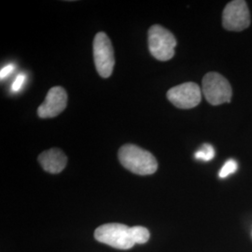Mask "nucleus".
Segmentation results:
<instances>
[{"mask_svg":"<svg viewBox=\"0 0 252 252\" xmlns=\"http://www.w3.org/2000/svg\"><path fill=\"white\" fill-rule=\"evenodd\" d=\"M38 162L46 172L58 174L63 171L67 163V157L59 149H51L39 154Z\"/></svg>","mask_w":252,"mask_h":252,"instance_id":"1a4fd4ad","label":"nucleus"},{"mask_svg":"<svg viewBox=\"0 0 252 252\" xmlns=\"http://www.w3.org/2000/svg\"><path fill=\"white\" fill-rule=\"evenodd\" d=\"M26 81H27V76H26V74L20 73L18 76L16 77V79L13 81L12 85H11V88H10L11 92H12V93H18V92H20L21 89L23 88V86H24Z\"/></svg>","mask_w":252,"mask_h":252,"instance_id":"ddd939ff","label":"nucleus"},{"mask_svg":"<svg viewBox=\"0 0 252 252\" xmlns=\"http://www.w3.org/2000/svg\"><path fill=\"white\" fill-rule=\"evenodd\" d=\"M14 69H15V66L12 63H9L6 66H4L1 69V71H0V78H1V80L3 81L4 79H6L8 76H9L11 73L14 71Z\"/></svg>","mask_w":252,"mask_h":252,"instance_id":"4468645a","label":"nucleus"},{"mask_svg":"<svg viewBox=\"0 0 252 252\" xmlns=\"http://www.w3.org/2000/svg\"><path fill=\"white\" fill-rule=\"evenodd\" d=\"M94 59L100 76L107 79L113 72L115 58L111 41L104 32H99L94 39Z\"/></svg>","mask_w":252,"mask_h":252,"instance_id":"39448f33","label":"nucleus"},{"mask_svg":"<svg viewBox=\"0 0 252 252\" xmlns=\"http://www.w3.org/2000/svg\"><path fill=\"white\" fill-rule=\"evenodd\" d=\"M66 92L60 86H55L48 92L44 102L37 108V114L42 119L56 117L66 108Z\"/></svg>","mask_w":252,"mask_h":252,"instance_id":"6e6552de","label":"nucleus"},{"mask_svg":"<svg viewBox=\"0 0 252 252\" xmlns=\"http://www.w3.org/2000/svg\"><path fill=\"white\" fill-rule=\"evenodd\" d=\"M132 229L135 244H145L149 241L151 234L147 228L142 226H134Z\"/></svg>","mask_w":252,"mask_h":252,"instance_id":"9b49d317","label":"nucleus"},{"mask_svg":"<svg viewBox=\"0 0 252 252\" xmlns=\"http://www.w3.org/2000/svg\"><path fill=\"white\" fill-rule=\"evenodd\" d=\"M94 238L118 250H130L135 245L132 227L122 223H107L94 232Z\"/></svg>","mask_w":252,"mask_h":252,"instance_id":"f03ea898","label":"nucleus"},{"mask_svg":"<svg viewBox=\"0 0 252 252\" xmlns=\"http://www.w3.org/2000/svg\"><path fill=\"white\" fill-rule=\"evenodd\" d=\"M118 157L124 167L136 175H152L158 168V162L153 154L135 145L123 146L119 151Z\"/></svg>","mask_w":252,"mask_h":252,"instance_id":"f257e3e1","label":"nucleus"},{"mask_svg":"<svg viewBox=\"0 0 252 252\" xmlns=\"http://www.w3.org/2000/svg\"><path fill=\"white\" fill-rule=\"evenodd\" d=\"M167 99L177 108L189 109L198 106L202 90L194 82H185L171 88L166 94Z\"/></svg>","mask_w":252,"mask_h":252,"instance_id":"0eeeda50","label":"nucleus"},{"mask_svg":"<svg viewBox=\"0 0 252 252\" xmlns=\"http://www.w3.org/2000/svg\"><path fill=\"white\" fill-rule=\"evenodd\" d=\"M149 49L153 57L159 61H168L175 54L177 39L171 32L159 25L149 30Z\"/></svg>","mask_w":252,"mask_h":252,"instance_id":"7ed1b4c3","label":"nucleus"},{"mask_svg":"<svg viewBox=\"0 0 252 252\" xmlns=\"http://www.w3.org/2000/svg\"><path fill=\"white\" fill-rule=\"evenodd\" d=\"M202 93L207 102L213 106L230 103L233 95L231 84L222 75L209 72L202 81Z\"/></svg>","mask_w":252,"mask_h":252,"instance_id":"20e7f679","label":"nucleus"},{"mask_svg":"<svg viewBox=\"0 0 252 252\" xmlns=\"http://www.w3.org/2000/svg\"><path fill=\"white\" fill-rule=\"evenodd\" d=\"M194 157L197 160H202L204 162H209L215 157V150L212 145H202L200 150H198L194 154Z\"/></svg>","mask_w":252,"mask_h":252,"instance_id":"9d476101","label":"nucleus"},{"mask_svg":"<svg viewBox=\"0 0 252 252\" xmlns=\"http://www.w3.org/2000/svg\"><path fill=\"white\" fill-rule=\"evenodd\" d=\"M237 167H238V164L236 161L234 160H228L227 162L224 163V165L222 166V168L220 169V171L219 173V176L220 179H224L227 178L228 176L234 174L235 172L237 171Z\"/></svg>","mask_w":252,"mask_h":252,"instance_id":"f8f14e48","label":"nucleus"},{"mask_svg":"<svg viewBox=\"0 0 252 252\" xmlns=\"http://www.w3.org/2000/svg\"><path fill=\"white\" fill-rule=\"evenodd\" d=\"M251 25V13L247 2L234 0L226 5L222 13V26L228 31H243Z\"/></svg>","mask_w":252,"mask_h":252,"instance_id":"423d86ee","label":"nucleus"}]
</instances>
